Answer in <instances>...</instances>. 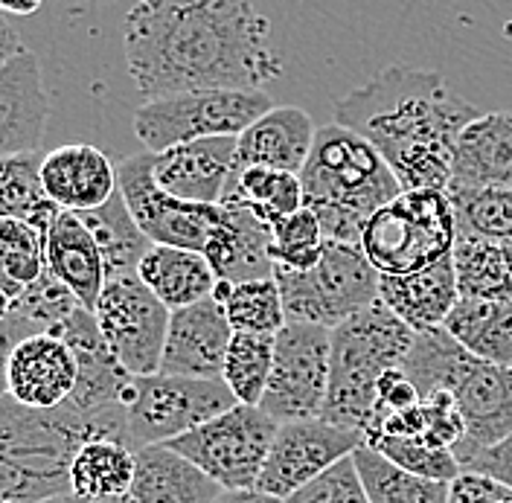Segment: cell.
Wrapping results in <instances>:
<instances>
[{
	"label": "cell",
	"instance_id": "cell-1",
	"mask_svg": "<svg viewBox=\"0 0 512 503\" xmlns=\"http://www.w3.org/2000/svg\"><path fill=\"white\" fill-rule=\"evenodd\" d=\"M123 50L146 102L195 91H265L283 76L271 21L248 0H143L126 12Z\"/></svg>",
	"mask_w": 512,
	"mask_h": 503
},
{
	"label": "cell",
	"instance_id": "cell-2",
	"mask_svg": "<svg viewBox=\"0 0 512 503\" xmlns=\"http://www.w3.org/2000/svg\"><path fill=\"white\" fill-rule=\"evenodd\" d=\"M483 111L451 94L440 70L393 64L335 102V123L364 137L405 189L451 184L463 128Z\"/></svg>",
	"mask_w": 512,
	"mask_h": 503
},
{
	"label": "cell",
	"instance_id": "cell-3",
	"mask_svg": "<svg viewBox=\"0 0 512 503\" xmlns=\"http://www.w3.org/2000/svg\"><path fill=\"white\" fill-rule=\"evenodd\" d=\"M91 440L126 445V408L79 413L62 405L41 413L6 399L0 405V503L70 495V460L82 442Z\"/></svg>",
	"mask_w": 512,
	"mask_h": 503
},
{
	"label": "cell",
	"instance_id": "cell-4",
	"mask_svg": "<svg viewBox=\"0 0 512 503\" xmlns=\"http://www.w3.org/2000/svg\"><path fill=\"white\" fill-rule=\"evenodd\" d=\"M303 207L320 221L323 242L361 248L364 224L402 187L382 155L350 128L320 126L300 172Z\"/></svg>",
	"mask_w": 512,
	"mask_h": 503
},
{
	"label": "cell",
	"instance_id": "cell-5",
	"mask_svg": "<svg viewBox=\"0 0 512 503\" xmlns=\"http://www.w3.org/2000/svg\"><path fill=\"white\" fill-rule=\"evenodd\" d=\"M402 376L422 399L446 390L457 402L466 425V437L451 451L457 460L492 448L512 434V370L475 358L446 329L416 335Z\"/></svg>",
	"mask_w": 512,
	"mask_h": 503
},
{
	"label": "cell",
	"instance_id": "cell-6",
	"mask_svg": "<svg viewBox=\"0 0 512 503\" xmlns=\"http://www.w3.org/2000/svg\"><path fill=\"white\" fill-rule=\"evenodd\" d=\"M414 338V332L382 303L332 329L329 390L320 419L364 437L376 408L379 381L393 370H402Z\"/></svg>",
	"mask_w": 512,
	"mask_h": 503
},
{
	"label": "cell",
	"instance_id": "cell-7",
	"mask_svg": "<svg viewBox=\"0 0 512 503\" xmlns=\"http://www.w3.org/2000/svg\"><path fill=\"white\" fill-rule=\"evenodd\" d=\"M457 227L443 189H405L364 224L361 251L379 277L416 274L454 251Z\"/></svg>",
	"mask_w": 512,
	"mask_h": 503
},
{
	"label": "cell",
	"instance_id": "cell-8",
	"mask_svg": "<svg viewBox=\"0 0 512 503\" xmlns=\"http://www.w3.org/2000/svg\"><path fill=\"white\" fill-rule=\"evenodd\" d=\"M286 323L338 329L379 303V271L361 248L323 242V256L309 271L274 268Z\"/></svg>",
	"mask_w": 512,
	"mask_h": 503
},
{
	"label": "cell",
	"instance_id": "cell-9",
	"mask_svg": "<svg viewBox=\"0 0 512 503\" xmlns=\"http://www.w3.org/2000/svg\"><path fill=\"white\" fill-rule=\"evenodd\" d=\"M274 108L265 91H195L143 102L134 111V134L143 140L146 152L160 155L166 149L242 137L259 117Z\"/></svg>",
	"mask_w": 512,
	"mask_h": 503
},
{
	"label": "cell",
	"instance_id": "cell-10",
	"mask_svg": "<svg viewBox=\"0 0 512 503\" xmlns=\"http://www.w3.org/2000/svg\"><path fill=\"white\" fill-rule=\"evenodd\" d=\"M236 405L224 381L143 376L131 381L126 399V448L169 445Z\"/></svg>",
	"mask_w": 512,
	"mask_h": 503
},
{
	"label": "cell",
	"instance_id": "cell-11",
	"mask_svg": "<svg viewBox=\"0 0 512 503\" xmlns=\"http://www.w3.org/2000/svg\"><path fill=\"white\" fill-rule=\"evenodd\" d=\"M277 428L280 425L259 408L233 405L222 416L169 442V448L187 457L222 492H245L256 489Z\"/></svg>",
	"mask_w": 512,
	"mask_h": 503
},
{
	"label": "cell",
	"instance_id": "cell-12",
	"mask_svg": "<svg viewBox=\"0 0 512 503\" xmlns=\"http://www.w3.org/2000/svg\"><path fill=\"white\" fill-rule=\"evenodd\" d=\"M117 187L152 245L204 256L222 236L227 221L224 204H187L166 195L152 178V152L123 160L117 166Z\"/></svg>",
	"mask_w": 512,
	"mask_h": 503
},
{
	"label": "cell",
	"instance_id": "cell-13",
	"mask_svg": "<svg viewBox=\"0 0 512 503\" xmlns=\"http://www.w3.org/2000/svg\"><path fill=\"white\" fill-rule=\"evenodd\" d=\"M329 390V329L286 323L274 338V367L259 410L277 425L320 419Z\"/></svg>",
	"mask_w": 512,
	"mask_h": 503
},
{
	"label": "cell",
	"instance_id": "cell-14",
	"mask_svg": "<svg viewBox=\"0 0 512 503\" xmlns=\"http://www.w3.org/2000/svg\"><path fill=\"white\" fill-rule=\"evenodd\" d=\"M94 317L102 341L128 376L143 378L160 373L172 312L140 277L108 280L99 294Z\"/></svg>",
	"mask_w": 512,
	"mask_h": 503
},
{
	"label": "cell",
	"instance_id": "cell-15",
	"mask_svg": "<svg viewBox=\"0 0 512 503\" xmlns=\"http://www.w3.org/2000/svg\"><path fill=\"white\" fill-rule=\"evenodd\" d=\"M364 445V437L355 431L335 428L323 419L288 422L277 428L268 460L256 480V492L286 501L335 463L352 457Z\"/></svg>",
	"mask_w": 512,
	"mask_h": 503
},
{
	"label": "cell",
	"instance_id": "cell-16",
	"mask_svg": "<svg viewBox=\"0 0 512 503\" xmlns=\"http://www.w3.org/2000/svg\"><path fill=\"white\" fill-rule=\"evenodd\" d=\"M233 341V329L224 317L222 303L207 297L195 306L178 309L169 317L160 373L178 378L222 381L224 355Z\"/></svg>",
	"mask_w": 512,
	"mask_h": 503
},
{
	"label": "cell",
	"instance_id": "cell-17",
	"mask_svg": "<svg viewBox=\"0 0 512 503\" xmlns=\"http://www.w3.org/2000/svg\"><path fill=\"white\" fill-rule=\"evenodd\" d=\"M79 364L62 338L41 332L12 349L6 367V390L15 405L27 410H56L73 396Z\"/></svg>",
	"mask_w": 512,
	"mask_h": 503
},
{
	"label": "cell",
	"instance_id": "cell-18",
	"mask_svg": "<svg viewBox=\"0 0 512 503\" xmlns=\"http://www.w3.org/2000/svg\"><path fill=\"white\" fill-rule=\"evenodd\" d=\"M64 344L73 349L76 364H79V381L73 396L64 402L67 408L79 413H102V410L126 408L128 390L134 376H128L120 367V361L111 355V349L102 341V332L96 326L94 312L76 309L73 315L64 320L56 332Z\"/></svg>",
	"mask_w": 512,
	"mask_h": 503
},
{
	"label": "cell",
	"instance_id": "cell-19",
	"mask_svg": "<svg viewBox=\"0 0 512 503\" xmlns=\"http://www.w3.org/2000/svg\"><path fill=\"white\" fill-rule=\"evenodd\" d=\"M239 137L198 140L152 155V178L166 195L187 204H222L233 178Z\"/></svg>",
	"mask_w": 512,
	"mask_h": 503
},
{
	"label": "cell",
	"instance_id": "cell-20",
	"mask_svg": "<svg viewBox=\"0 0 512 503\" xmlns=\"http://www.w3.org/2000/svg\"><path fill=\"white\" fill-rule=\"evenodd\" d=\"M50 120V96L44 91L35 53L24 50L0 67V160L38 152Z\"/></svg>",
	"mask_w": 512,
	"mask_h": 503
},
{
	"label": "cell",
	"instance_id": "cell-21",
	"mask_svg": "<svg viewBox=\"0 0 512 503\" xmlns=\"http://www.w3.org/2000/svg\"><path fill=\"white\" fill-rule=\"evenodd\" d=\"M315 134L318 126L303 108L274 105L236 140L233 175L251 166H262L300 178L306 160L312 155Z\"/></svg>",
	"mask_w": 512,
	"mask_h": 503
},
{
	"label": "cell",
	"instance_id": "cell-22",
	"mask_svg": "<svg viewBox=\"0 0 512 503\" xmlns=\"http://www.w3.org/2000/svg\"><path fill=\"white\" fill-rule=\"evenodd\" d=\"M41 187L67 213H88L117 192V166L91 143H67L44 155Z\"/></svg>",
	"mask_w": 512,
	"mask_h": 503
},
{
	"label": "cell",
	"instance_id": "cell-23",
	"mask_svg": "<svg viewBox=\"0 0 512 503\" xmlns=\"http://www.w3.org/2000/svg\"><path fill=\"white\" fill-rule=\"evenodd\" d=\"M460 300L454 259L446 256L416 274L379 277V303L387 306L414 335L437 332Z\"/></svg>",
	"mask_w": 512,
	"mask_h": 503
},
{
	"label": "cell",
	"instance_id": "cell-24",
	"mask_svg": "<svg viewBox=\"0 0 512 503\" xmlns=\"http://www.w3.org/2000/svg\"><path fill=\"white\" fill-rule=\"evenodd\" d=\"M44 262L47 271L76 294L82 309L94 312L108 280L94 236L88 233V227L79 221L76 213L67 210L56 213L44 236Z\"/></svg>",
	"mask_w": 512,
	"mask_h": 503
},
{
	"label": "cell",
	"instance_id": "cell-25",
	"mask_svg": "<svg viewBox=\"0 0 512 503\" xmlns=\"http://www.w3.org/2000/svg\"><path fill=\"white\" fill-rule=\"evenodd\" d=\"M451 184L495 187L512 192V111H492L463 128Z\"/></svg>",
	"mask_w": 512,
	"mask_h": 503
},
{
	"label": "cell",
	"instance_id": "cell-26",
	"mask_svg": "<svg viewBox=\"0 0 512 503\" xmlns=\"http://www.w3.org/2000/svg\"><path fill=\"white\" fill-rule=\"evenodd\" d=\"M134 503H216L222 489L169 445L134 451Z\"/></svg>",
	"mask_w": 512,
	"mask_h": 503
},
{
	"label": "cell",
	"instance_id": "cell-27",
	"mask_svg": "<svg viewBox=\"0 0 512 503\" xmlns=\"http://www.w3.org/2000/svg\"><path fill=\"white\" fill-rule=\"evenodd\" d=\"M227 210V224L216 245L204 253L210 268L216 271L219 283H248L274 277L271 265V230L245 204L222 201Z\"/></svg>",
	"mask_w": 512,
	"mask_h": 503
},
{
	"label": "cell",
	"instance_id": "cell-28",
	"mask_svg": "<svg viewBox=\"0 0 512 503\" xmlns=\"http://www.w3.org/2000/svg\"><path fill=\"white\" fill-rule=\"evenodd\" d=\"M137 277L169 312L187 309L213 297L219 285L216 271L201 253L163 248V245H152V251L140 262Z\"/></svg>",
	"mask_w": 512,
	"mask_h": 503
},
{
	"label": "cell",
	"instance_id": "cell-29",
	"mask_svg": "<svg viewBox=\"0 0 512 503\" xmlns=\"http://www.w3.org/2000/svg\"><path fill=\"white\" fill-rule=\"evenodd\" d=\"M76 216L88 227L96 248L102 253L105 280L137 277L140 262L146 259V253L152 251V242L146 239V233L140 230V224L131 216L120 187L102 207L88 210V213H76Z\"/></svg>",
	"mask_w": 512,
	"mask_h": 503
},
{
	"label": "cell",
	"instance_id": "cell-30",
	"mask_svg": "<svg viewBox=\"0 0 512 503\" xmlns=\"http://www.w3.org/2000/svg\"><path fill=\"white\" fill-rule=\"evenodd\" d=\"M443 329L475 358L512 370V303L457 300Z\"/></svg>",
	"mask_w": 512,
	"mask_h": 503
},
{
	"label": "cell",
	"instance_id": "cell-31",
	"mask_svg": "<svg viewBox=\"0 0 512 503\" xmlns=\"http://www.w3.org/2000/svg\"><path fill=\"white\" fill-rule=\"evenodd\" d=\"M67 483L76 501L128 495L134 483V451L114 440L82 442L70 460Z\"/></svg>",
	"mask_w": 512,
	"mask_h": 503
},
{
	"label": "cell",
	"instance_id": "cell-32",
	"mask_svg": "<svg viewBox=\"0 0 512 503\" xmlns=\"http://www.w3.org/2000/svg\"><path fill=\"white\" fill-rule=\"evenodd\" d=\"M41 163V152L0 160V219L27 221L47 236L59 207L41 187Z\"/></svg>",
	"mask_w": 512,
	"mask_h": 503
},
{
	"label": "cell",
	"instance_id": "cell-33",
	"mask_svg": "<svg viewBox=\"0 0 512 503\" xmlns=\"http://www.w3.org/2000/svg\"><path fill=\"white\" fill-rule=\"evenodd\" d=\"M451 259H454V277H457L460 300L512 303V277L501 242L457 236Z\"/></svg>",
	"mask_w": 512,
	"mask_h": 503
},
{
	"label": "cell",
	"instance_id": "cell-34",
	"mask_svg": "<svg viewBox=\"0 0 512 503\" xmlns=\"http://www.w3.org/2000/svg\"><path fill=\"white\" fill-rule=\"evenodd\" d=\"M213 297L222 303L230 329L239 335L277 338V332L286 326V312L274 277L248 283H219Z\"/></svg>",
	"mask_w": 512,
	"mask_h": 503
},
{
	"label": "cell",
	"instance_id": "cell-35",
	"mask_svg": "<svg viewBox=\"0 0 512 503\" xmlns=\"http://www.w3.org/2000/svg\"><path fill=\"white\" fill-rule=\"evenodd\" d=\"M448 204L454 213L457 236L510 242L512 239V192L495 187H463L448 184Z\"/></svg>",
	"mask_w": 512,
	"mask_h": 503
},
{
	"label": "cell",
	"instance_id": "cell-36",
	"mask_svg": "<svg viewBox=\"0 0 512 503\" xmlns=\"http://www.w3.org/2000/svg\"><path fill=\"white\" fill-rule=\"evenodd\" d=\"M222 201L245 204L256 219L271 224L274 219H283V216L303 210V184L297 175L251 166L230 178V187L224 192Z\"/></svg>",
	"mask_w": 512,
	"mask_h": 503
},
{
	"label": "cell",
	"instance_id": "cell-37",
	"mask_svg": "<svg viewBox=\"0 0 512 503\" xmlns=\"http://www.w3.org/2000/svg\"><path fill=\"white\" fill-rule=\"evenodd\" d=\"M355 469L364 483V492L370 503H446L448 501V483H434V480H422L414 474L396 469L393 463H387L379 451L361 445L355 454Z\"/></svg>",
	"mask_w": 512,
	"mask_h": 503
},
{
	"label": "cell",
	"instance_id": "cell-38",
	"mask_svg": "<svg viewBox=\"0 0 512 503\" xmlns=\"http://www.w3.org/2000/svg\"><path fill=\"white\" fill-rule=\"evenodd\" d=\"M44 271V236L27 221L0 219V291L18 300Z\"/></svg>",
	"mask_w": 512,
	"mask_h": 503
},
{
	"label": "cell",
	"instance_id": "cell-39",
	"mask_svg": "<svg viewBox=\"0 0 512 503\" xmlns=\"http://www.w3.org/2000/svg\"><path fill=\"white\" fill-rule=\"evenodd\" d=\"M271 367H274V338L233 332V341L224 355L222 381L233 393L236 405L259 408L271 378Z\"/></svg>",
	"mask_w": 512,
	"mask_h": 503
},
{
	"label": "cell",
	"instance_id": "cell-40",
	"mask_svg": "<svg viewBox=\"0 0 512 503\" xmlns=\"http://www.w3.org/2000/svg\"><path fill=\"white\" fill-rule=\"evenodd\" d=\"M271 230V265L288 271H309L323 256V230L312 210H297L291 216L274 219Z\"/></svg>",
	"mask_w": 512,
	"mask_h": 503
},
{
	"label": "cell",
	"instance_id": "cell-41",
	"mask_svg": "<svg viewBox=\"0 0 512 503\" xmlns=\"http://www.w3.org/2000/svg\"><path fill=\"white\" fill-rule=\"evenodd\" d=\"M76 309H82L76 294L59 283L50 271H44V277L30 285L18 300H12V317H18L32 335L56 332Z\"/></svg>",
	"mask_w": 512,
	"mask_h": 503
},
{
	"label": "cell",
	"instance_id": "cell-42",
	"mask_svg": "<svg viewBox=\"0 0 512 503\" xmlns=\"http://www.w3.org/2000/svg\"><path fill=\"white\" fill-rule=\"evenodd\" d=\"M367 448L379 451L396 469L422 477V480L451 483L460 474V463L451 451H440L419 437H382Z\"/></svg>",
	"mask_w": 512,
	"mask_h": 503
},
{
	"label": "cell",
	"instance_id": "cell-43",
	"mask_svg": "<svg viewBox=\"0 0 512 503\" xmlns=\"http://www.w3.org/2000/svg\"><path fill=\"white\" fill-rule=\"evenodd\" d=\"M283 503H370V498L358 477L355 460L347 457Z\"/></svg>",
	"mask_w": 512,
	"mask_h": 503
},
{
	"label": "cell",
	"instance_id": "cell-44",
	"mask_svg": "<svg viewBox=\"0 0 512 503\" xmlns=\"http://www.w3.org/2000/svg\"><path fill=\"white\" fill-rule=\"evenodd\" d=\"M419 413H422V434L419 440H425L428 445L440 448V451H454L463 437H466V425L457 402L451 399V393L440 390L431 393L419 402Z\"/></svg>",
	"mask_w": 512,
	"mask_h": 503
},
{
	"label": "cell",
	"instance_id": "cell-45",
	"mask_svg": "<svg viewBox=\"0 0 512 503\" xmlns=\"http://www.w3.org/2000/svg\"><path fill=\"white\" fill-rule=\"evenodd\" d=\"M512 501V489L478 472H460L448 483L446 503H507Z\"/></svg>",
	"mask_w": 512,
	"mask_h": 503
},
{
	"label": "cell",
	"instance_id": "cell-46",
	"mask_svg": "<svg viewBox=\"0 0 512 503\" xmlns=\"http://www.w3.org/2000/svg\"><path fill=\"white\" fill-rule=\"evenodd\" d=\"M460 463V472H478L510 486L512 489V434L504 442L492 445V448H483L475 454H466L457 460Z\"/></svg>",
	"mask_w": 512,
	"mask_h": 503
},
{
	"label": "cell",
	"instance_id": "cell-47",
	"mask_svg": "<svg viewBox=\"0 0 512 503\" xmlns=\"http://www.w3.org/2000/svg\"><path fill=\"white\" fill-rule=\"evenodd\" d=\"M32 332L18 320V317L9 315L6 323H0V405L9 399V390H6V367H9V355L12 349L21 344L24 338H30Z\"/></svg>",
	"mask_w": 512,
	"mask_h": 503
},
{
	"label": "cell",
	"instance_id": "cell-48",
	"mask_svg": "<svg viewBox=\"0 0 512 503\" xmlns=\"http://www.w3.org/2000/svg\"><path fill=\"white\" fill-rule=\"evenodd\" d=\"M27 47L21 44V35L12 27V18L0 12V67L6 62H12L18 53H24Z\"/></svg>",
	"mask_w": 512,
	"mask_h": 503
},
{
	"label": "cell",
	"instance_id": "cell-49",
	"mask_svg": "<svg viewBox=\"0 0 512 503\" xmlns=\"http://www.w3.org/2000/svg\"><path fill=\"white\" fill-rule=\"evenodd\" d=\"M216 503H283L277 501V498H268V495H262V492H256V489H245V492H222Z\"/></svg>",
	"mask_w": 512,
	"mask_h": 503
},
{
	"label": "cell",
	"instance_id": "cell-50",
	"mask_svg": "<svg viewBox=\"0 0 512 503\" xmlns=\"http://www.w3.org/2000/svg\"><path fill=\"white\" fill-rule=\"evenodd\" d=\"M41 9V3L38 0H32V3H12V0H0V12L3 15H9V18H30Z\"/></svg>",
	"mask_w": 512,
	"mask_h": 503
},
{
	"label": "cell",
	"instance_id": "cell-51",
	"mask_svg": "<svg viewBox=\"0 0 512 503\" xmlns=\"http://www.w3.org/2000/svg\"><path fill=\"white\" fill-rule=\"evenodd\" d=\"M9 315H12V300L0 291V323H6Z\"/></svg>",
	"mask_w": 512,
	"mask_h": 503
},
{
	"label": "cell",
	"instance_id": "cell-52",
	"mask_svg": "<svg viewBox=\"0 0 512 503\" xmlns=\"http://www.w3.org/2000/svg\"><path fill=\"white\" fill-rule=\"evenodd\" d=\"M76 503H134L131 495H120V498H99V501H76Z\"/></svg>",
	"mask_w": 512,
	"mask_h": 503
},
{
	"label": "cell",
	"instance_id": "cell-53",
	"mask_svg": "<svg viewBox=\"0 0 512 503\" xmlns=\"http://www.w3.org/2000/svg\"><path fill=\"white\" fill-rule=\"evenodd\" d=\"M38 503H76V498L73 495H53V498H44Z\"/></svg>",
	"mask_w": 512,
	"mask_h": 503
},
{
	"label": "cell",
	"instance_id": "cell-54",
	"mask_svg": "<svg viewBox=\"0 0 512 503\" xmlns=\"http://www.w3.org/2000/svg\"><path fill=\"white\" fill-rule=\"evenodd\" d=\"M501 248H504V259H507V268H510V277H512V239L510 242H501Z\"/></svg>",
	"mask_w": 512,
	"mask_h": 503
},
{
	"label": "cell",
	"instance_id": "cell-55",
	"mask_svg": "<svg viewBox=\"0 0 512 503\" xmlns=\"http://www.w3.org/2000/svg\"><path fill=\"white\" fill-rule=\"evenodd\" d=\"M507 503H512V501H507Z\"/></svg>",
	"mask_w": 512,
	"mask_h": 503
}]
</instances>
